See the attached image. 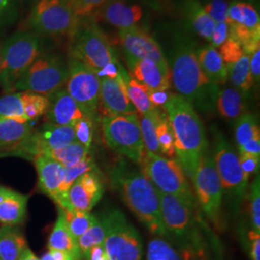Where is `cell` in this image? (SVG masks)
Returning a JSON list of instances; mask_svg holds the SVG:
<instances>
[{"label":"cell","mask_w":260,"mask_h":260,"mask_svg":"<svg viewBox=\"0 0 260 260\" xmlns=\"http://www.w3.org/2000/svg\"><path fill=\"white\" fill-rule=\"evenodd\" d=\"M171 82L177 94L203 113H211L220 87L212 83L199 64L195 42L185 31L177 30L167 46Z\"/></svg>","instance_id":"6da1fadb"},{"label":"cell","mask_w":260,"mask_h":260,"mask_svg":"<svg viewBox=\"0 0 260 260\" xmlns=\"http://www.w3.org/2000/svg\"><path fill=\"white\" fill-rule=\"evenodd\" d=\"M109 178L112 188L149 233L158 238L169 239L162 221L158 190L143 172L121 161L109 170Z\"/></svg>","instance_id":"7a4b0ae2"},{"label":"cell","mask_w":260,"mask_h":260,"mask_svg":"<svg viewBox=\"0 0 260 260\" xmlns=\"http://www.w3.org/2000/svg\"><path fill=\"white\" fill-rule=\"evenodd\" d=\"M164 108L175 137L177 162L192 180L200 159L209 149L204 123L192 104L177 93H171Z\"/></svg>","instance_id":"3957f363"},{"label":"cell","mask_w":260,"mask_h":260,"mask_svg":"<svg viewBox=\"0 0 260 260\" xmlns=\"http://www.w3.org/2000/svg\"><path fill=\"white\" fill-rule=\"evenodd\" d=\"M162 221L169 239L176 241L188 257L194 260H207L209 250L204 221L199 216L198 207L184 203L173 195L158 191Z\"/></svg>","instance_id":"277c9868"},{"label":"cell","mask_w":260,"mask_h":260,"mask_svg":"<svg viewBox=\"0 0 260 260\" xmlns=\"http://www.w3.org/2000/svg\"><path fill=\"white\" fill-rule=\"evenodd\" d=\"M45 47L42 36L24 30L15 32L1 43L0 85L6 93H14L19 77L38 57L45 53Z\"/></svg>","instance_id":"5b68a950"},{"label":"cell","mask_w":260,"mask_h":260,"mask_svg":"<svg viewBox=\"0 0 260 260\" xmlns=\"http://www.w3.org/2000/svg\"><path fill=\"white\" fill-rule=\"evenodd\" d=\"M140 165L143 174L159 192L175 196L192 206H199L185 173L177 160L145 149Z\"/></svg>","instance_id":"8992f818"},{"label":"cell","mask_w":260,"mask_h":260,"mask_svg":"<svg viewBox=\"0 0 260 260\" xmlns=\"http://www.w3.org/2000/svg\"><path fill=\"white\" fill-rule=\"evenodd\" d=\"M214 164L220 177L223 194L233 213L238 212L248 190L249 177L243 170L237 153L219 131L214 133Z\"/></svg>","instance_id":"52a82bcc"},{"label":"cell","mask_w":260,"mask_h":260,"mask_svg":"<svg viewBox=\"0 0 260 260\" xmlns=\"http://www.w3.org/2000/svg\"><path fill=\"white\" fill-rule=\"evenodd\" d=\"M70 43V56L96 73L110 63L118 62L110 41L93 19H81Z\"/></svg>","instance_id":"ba28073f"},{"label":"cell","mask_w":260,"mask_h":260,"mask_svg":"<svg viewBox=\"0 0 260 260\" xmlns=\"http://www.w3.org/2000/svg\"><path fill=\"white\" fill-rule=\"evenodd\" d=\"M104 228V250L109 260H142L143 242L136 228L119 209H110L99 219Z\"/></svg>","instance_id":"9c48e42d"},{"label":"cell","mask_w":260,"mask_h":260,"mask_svg":"<svg viewBox=\"0 0 260 260\" xmlns=\"http://www.w3.org/2000/svg\"><path fill=\"white\" fill-rule=\"evenodd\" d=\"M192 181L195 188L196 201L201 210L217 230H222L223 188L214 164L212 151L209 149L200 159Z\"/></svg>","instance_id":"30bf717a"},{"label":"cell","mask_w":260,"mask_h":260,"mask_svg":"<svg viewBox=\"0 0 260 260\" xmlns=\"http://www.w3.org/2000/svg\"><path fill=\"white\" fill-rule=\"evenodd\" d=\"M68 75V64L60 56L43 53L19 77L14 92H27L48 96L63 88Z\"/></svg>","instance_id":"8fae6325"},{"label":"cell","mask_w":260,"mask_h":260,"mask_svg":"<svg viewBox=\"0 0 260 260\" xmlns=\"http://www.w3.org/2000/svg\"><path fill=\"white\" fill-rule=\"evenodd\" d=\"M106 145L116 153L140 164L145 147L140 130L138 113L102 117Z\"/></svg>","instance_id":"7c38bea8"},{"label":"cell","mask_w":260,"mask_h":260,"mask_svg":"<svg viewBox=\"0 0 260 260\" xmlns=\"http://www.w3.org/2000/svg\"><path fill=\"white\" fill-rule=\"evenodd\" d=\"M80 21L66 0H38L28 16L27 25L42 37L71 38Z\"/></svg>","instance_id":"4fadbf2b"},{"label":"cell","mask_w":260,"mask_h":260,"mask_svg":"<svg viewBox=\"0 0 260 260\" xmlns=\"http://www.w3.org/2000/svg\"><path fill=\"white\" fill-rule=\"evenodd\" d=\"M68 68L66 91L75 100L84 114L96 122L100 120L101 78L93 69L72 57H70Z\"/></svg>","instance_id":"5bb4252c"},{"label":"cell","mask_w":260,"mask_h":260,"mask_svg":"<svg viewBox=\"0 0 260 260\" xmlns=\"http://www.w3.org/2000/svg\"><path fill=\"white\" fill-rule=\"evenodd\" d=\"M119 41L126 59H147L169 70L165 54L157 42L148 32L134 25L120 29Z\"/></svg>","instance_id":"9a60e30c"},{"label":"cell","mask_w":260,"mask_h":260,"mask_svg":"<svg viewBox=\"0 0 260 260\" xmlns=\"http://www.w3.org/2000/svg\"><path fill=\"white\" fill-rule=\"evenodd\" d=\"M105 187L101 171L94 170L78 177L68 191L70 210L90 212L102 200Z\"/></svg>","instance_id":"2e32d148"},{"label":"cell","mask_w":260,"mask_h":260,"mask_svg":"<svg viewBox=\"0 0 260 260\" xmlns=\"http://www.w3.org/2000/svg\"><path fill=\"white\" fill-rule=\"evenodd\" d=\"M74 142H75L74 126H63L47 122L39 129L33 131L18 151L25 152L35 157L46 149H59Z\"/></svg>","instance_id":"e0dca14e"},{"label":"cell","mask_w":260,"mask_h":260,"mask_svg":"<svg viewBox=\"0 0 260 260\" xmlns=\"http://www.w3.org/2000/svg\"><path fill=\"white\" fill-rule=\"evenodd\" d=\"M99 111L103 116L137 113L130 103L121 70L116 78H101Z\"/></svg>","instance_id":"ac0fdd59"},{"label":"cell","mask_w":260,"mask_h":260,"mask_svg":"<svg viewBox=\"0 0 260 260\" xmlns=\"http://www.w3.org/2000/svg\"><path fill=\"white\" fill-rule=\"evenodd\" d=\"M47 99L49 101L46 113L47 122L63 126H74L86 116L64 88L51 93Z\"/></svg>","instance_id":"d6986e66"},{"label":"cell","mask_w":260,"mask_h":260,"mask_svg":"<svg viewBox=\"0 0 260 260\" xmlns=\"http://www.w3.org/2000/svg\"><path fill=\"white\" fill-rule=\"evenodd\" d=\"M129 75L149 91H168L171 88L170 70L147 59H126Z\"/></svg>","instance_id":"ffe728a7"},{"label":"cell","mask_w":260,"mask_h":260,"mask_svg":"<svg viewBox=\"0 0 260 260\" xmlns=\"http://www.w3.org/2000/svg\"><path fill=\"white\" fill-rule=\"evenodd\" d=\"M34 163L40 189L57 204L60 188L65 177L66 168L52 158L42 154L34 157Z\"/></svg>","instance_id":"44dd1931"},{"label":"cell","mask_w":260,"mask_h":260,"mask_svg":"<svg viewBox=\"0 0 260 260\" xmlns=\"http://www.w3.org/2000/svg\"><path fill=\"white\" fill-rule=\"evenodd\" d=\"M106 22L119 29L134 26L143 17L142 7L136 4H127L121 0L107 1L100 11Z\"/></svg>","instance_id":"7402d4cb"},{"label":"cell","mask_w":260,"mask_h":260,"mask_svg":"<svg viewBox=\"0 0 260 260\" xmlns=\"http://www.w3.org/2000/svg\"><path fill=\"white\" fill-rule=\"evenodd\" d=\"M28 122L1 119L0 120V150L18 151L33 133Z\"/></svg>","instance_id":"603a6c76"},{"label":"cell","mask_w":260,"mask_h":260,"mask_svg":"<svg viewBox=\"0 0 260 260\" xmlns=\"http://www.w3.org/2000/svg\"><path fill=\"white\" fill-rule=\"evenodd\" d=\"M199 64L206 77L216 85H223L229 78L228 66L220 55L219 51L212 47L206 46L197 50Z\"/></svg>","instance_id":"cb8c5ba5"},{"label":"cell","mask_w":260,"mask_h":260,"mask_svg":"<svg viewBox=\"0 0 260 260\" xmlns=\"http://www.w3.org/2000/svg\"><path fill=\"white\" fill-rule=\"evenodd\" d=\"M248 93L236 88H226L219 91L215 108L219 114L228 120H236L247 113Z\"/></svg>","instance_id":"d4e9b609"},{"label":"cell","mask_w":260,"mask_h":260,"mask_svg":"<svg viewBox=\"0 0 260 260\" xmlns=\"http://www.w3.org/2000/svg\"><path fill=\"white\" fill-rule=\"evenodd\" d=\"M48 250L67 251L79 260H84L77 240L70 233L66 223L64 209L58 206V218L48 238Z\"/></svg>","instance_id":"484cf974"},{"label":"cell","mask_w":260,"mask_h":260,"mask_svg":"<svg viewBox=\"0 0 260 260\" xmlns=\"http://www.w3.org/2000/svg\"><path fill=\"white\" fill-rule=\"evenodd\" d=\"M182 6L187 22L200 37L210 42L215 22L199 0H182Z\"/></svg>","instance_id":"4316f807"},{"label":"cell","mask_w":260,"mask_h":260,"mask_svg":"<svg viewBox=\"0 0 260 260\" xmlns=\"http://www.w3.org/2000/svg\"><path fill=\"white\" fill-rule=\"evenodd\" d=\"M26 247L24 236L14 225L0 228V260H19Z\"/></svg>","instance_id":"83f0119b"},{"label":"cell","mask_w":260,"mask_h":260,"mask_svg":"<svg viewBox=\"0 0 260 260\" xmlns=\"http://www.w3.org/2000/svg\"><path fill=\"white\" fill-rule=\"evenodd\" d=\"M121 74L125 83L130 103H132L138 115H147L154 111L156 107H154L149 101V89L134 79L122 66Z\"/></svg>","instance_id":"f1b7e54d"},{"label":"cell","mask_w":260,"mask_h":260,"mask_svg":"<svg viewBox=\"0 0 260 260\" xmlns=\"http://www.w3.org/2000/svg\"><path fill=\"white\" fill-rule=\"evenodd\" d=\"M27 196L15 192L0 203V223L15 225L24 221L26 215Z\"/></svg>","instance_id":"f546056e"},{"label":"cell","mask_w":260,"mask_h":260,"mask_svg":"<svg viewBox=\"0 0 260 260\" xmlns=\"http://www.w3.org/2000/svg\"><path fill=\"white\" fill-rule=\"evenodd\" d=\"M230 25L239 24L252 30H260L259 15L250 2L234 1L228 10Z\"/></svg>","instance_id":"4dcf8cb0"},{"label":"cell","mask_w":260,"mask_h":260,"mask_svg":"<svg viewBox=\"0 0 260 260\" xmlns=\"http://www.w3.org/2000/svg\"><path fill=\"white\" fill-rule=\"evenodd\" d=\"M91 153V149L85 148L78 142H74L59 149H46L40 154L52 158L65 168L71 167ZM39 154V155H40Z\"/></svg>","instance_id":"1f68e13d"},{"label":"cell","mask_w":260,"mask_h":260,"mask_svg":"<svg viewBox=\"0 0 260 260\" xmlns=\"http://www.w3.org/2000/svg\"><path fill=\"white\" fill-rule=\"evenodd\" d=\"M229 78L234 88L248 93L253 85L250 69V56L244 53L233 64L228 66Z\"/></svg>","instance_id":"d6a6232c"},{"label":"cell","mask_w":260,"mask_h":260,"mask_svg":"<svg viewBox=\"0 0 260 260\" xmlns=\"http://www.w3.org/2000/svg\"><path fill=\"white\" fill-rule=\"evenodd\" d=\"M160 110H155L147 115H140L139 123L141 135L145 149L152 153L161 155L156 135V123Z\"/></svg>","instance_id":"836d02e7"},{"label":"cell","mask_w":260,"mask_h":260,"mask_svg":"<svg viewBox=\"0 0 260 260\" xmlns=\"http://www.w3.org/2000/svg\"><path fill=\"white\" fill-rule=\"evenodd\" d=\"M1 119L28 122L23 110L20 92L8 93L0 96V120Z\"/></svg>","instance_id":"e575fe53"},{"label":"cell","mask_w":260,"mask_h":260,"mask_svg":"<svg viewBox=\"0 0 260 260\" xmlns=\"http://www.w3.org/2000/svg\"><path fill=\"white\" fill-rule=\"evenodd\" d=\"M156 135L161 154L172 158L176 155L175 137L167 114L160 111L156 123Z\"/></svg>","instance_id":"d590c367"},{"label":"cell","mask_w":260,"mask_h":260,"mask_svg":"<svg viewBox=\"0 0 260 260\" xmlns=\"http://www.w3.org/2000/svg\"><path fill=\"white\" fill-rule=\"evenodd\" d=\"M64 214L67 226L76 240L98 221L94 215L86 211L64 209Z\"/></svg>","instance_id":"8d00e7d4"},{"label":"cell","mask_w":260,"mask_h":260,"mask_svg":"<svg viewBox=\"0 0 260 260\" xmlns=\"http://www.w3.org/2000/svg\"><path fill=\"white\" fill-rule=\"evenodd\" d=\"M256 135H260V129L256 116L254 114L245 113L236 119L234 137L238 148Z\"/></svg>","instance_id":"74e56055"},{"label":"cell","mask_w":260,"mask_h":260,"mask_svg":"<svg viewBox=\"0 0 260 260\" xmlns=\"http://www.w3.org/2000/svg\"><path fill=\"white\" fill-rule=\"evenodd\" d=\"M25 0H0V37L19 20Z\"/></svg>","instance_id":"f35d334b"},{"label":"cell","mask_w":260,"mask_h":260,"mask_svg":"<svg viewBox=\"0 0 260 260\" xmlns=\"http://www.w3.org/2000/svg\"><path fill=\"white\" fill-rule=\"evenodd\" d=\"M25 117L28 121L36 120L39 117L46 115L49 106L47 96L38 93L20 92Z\"/></svg>","instance_id":"ab89813d"},{"label":"cell","mask_w":260,"mask_h":260,"mask_svg":"<svg viewBox=\"0 0 260 260\" xmlns=\"http://www.w3.org/2000/svg\"><path fill=\"white\" fill-rule=\"evenodd\" d=\"M147 260H184V257L167 240L156 237L149 242Z\"/></svg>","instance_id":"60d3db41"},{"label":"cell","mask_w":260,"mask_h":260,"mask_svg":"<svg viewBox=\"0 0 260 260\" xmlns=\"http://www.w3.org/2000/svg\"><path fill=\"white\" fill-rule=\"evenodd\" d=\"M104 238H105L104 228L100 222V220L98 219V221L93 223L83 235H81L77 239V244H78L79 250L82 253L84 260H86L89 251L93 247L104 243Z\"/></svg>","instance_id":"b9f144b4"},{"label":"cell","mask_w":260,"mask_h":260,"mask_svg":"<svg viewBox=\"0 0 260 260\" xmlns=\"http://www.w3.org/2000/svg\"><path fill=\"white\" fill-rule=\"evenodd\" d=\"M94 124L95 121H93L91 118L85 116L74 125L75 141L83 145L84 147L88 149H91L92 148Z\"/></svg>","instance_id":"7bdbcfd3"},{"label":"cell","mask_w":260,"mask_h":260,"mask_svg":"<svg viewBox=\"0 0 260 260\" xmlns=\"http://www.w3.org/2000/svg\"><path fill=\"white\" fill-rule=\"evenodd\" d=\"M259 175L254 178L250 189V213L251 228L255 233H260V184Z\"/></svg>","instance_id":"ee69618b"},{"label":"cell","mask_w":260,"mask_h":260,"mask_svg":"<svg viewBox=\"0 0 260 260\" xmlns=\"http://www.w3.org/2000/svg\"><path fill=\"white\" fill-rule=\"evenodd\" d=\"M80 19H88L101 9L108 0H66Z\"/></svg>","instance_id":"f6af8a7d"},{"label":"cell","mask_w":260,"mask_h":260,"mask_svg":"<svg viewBox=\"0 0 260 260\" xmlns=\"http://www.w3.org/2000/svg\"><path fill=\"white\" fill-rule=\"evenodd\" d=\"M204 8L215 23L223 22L228 25L230 24V19L228 16L229 4L225 0H209Z\"/></svg>","instance_id":"bcb514c9"},{"label":"cell","mask_w":260,"mask_h":260,"mask_svg":"<svg viewBox=\"0 0 260 260\" xmlns=\"http://www.w3.org/2000/svg\"><path fill=\"white\" fill-rule=\"evenodd\" d=\"M219 48V53L226 66L233 64L244 54L241 46L232 37L228 38V40Z\"/></svg>","instance_id":"7dc6e473"},{"label":"cell","mask_w":260,"mask_h":260,"mask_svg":"<svg viewBox=\"0 0 260 260\" xmlns=\"http://www.w3.org/2000/svg\"><path fill=\"white\" fill-rule=\"evenodd\" d=\"M238 157H239L242 170L247 177H250L252 174H255V173L258 174L260 157L251 155L249 153H239Z\"/></svg>","instance_id":"c3c4849f"},{"label":"cell","mask_w":260,"mask_h":260,"mask_svg":"<svg viewBox=\"0 0 260 260\" xmlns=\"http://www.w3.org/2000/svg\"><path fill=\"white\" fill-rule=\"evenodd\" d=\"M230 37V27L226 23L218 22L215 23L213 33L210 39V46L215 47H220L223 43Z\"/></svg>","instance_id":"681fc988"},{"label":"cell","mask_w":260,"mask_h":260,"mask_svg":"<svg viewBox=\"0 0 260 260\" xmlns=\"http://www.w3.org/2000/svg\"><path fill=\"white\" fill-rule=\"evenodd\" d=\"M248 245L246 249L251 260H260V233L251 230L248 233Z\"/></svg>","instance_id":"f907efd6"},{"label":"cell","mask_w":260,"mask_h":260,"mask_svg":"<svg viewBox=\"0 0 260 260\" xmlns=\"http://www.w3.org/2000/svg\"><path fill=\"white\" fill-rule=\"evenodd\" d=\"M239 153H249L251 155L260 157V135H256L246 142L240 148H238Z\"/></svg>","instance_id":"816d5d0a"},{"label":"cell","mask_w":260,"mask_h":260,"mask_svg":"<svg viewBox=\"0 0 260 260\" xmlns=\"http://www.w3.org/2000/svg\"><path fill=\"white\" fill-rule=\"evenodd\" d=\"M121 67V65L119 61L115 63H110L103 67L102 70H100L95 74L100 78H116L120 74Z\"/></svg>","instance_id":"f5cc1de1"},{"label":"cell","mask_w":260,"mask_h":260,"mask_svg":"<svg viewBox=\"0 0 260 260\" xmlns=\"http://www.w3.org/2000/svg\"><path fill=\"white\" fill-rule=\"evenodd\" d=\"M250 69L253 82H259L260 78V48L250 55Z\"/></svg>","instance_id":"db71d44e"},{"label":"cell","mask_w":260,"mask_h":260,"mask_svg":"<svg viewBox=\"0 0 260 260\" xmlns=\"http://www.w3.org/2000/svg\"><path fill=\"white\" fill-rule=\"evenodd\" d=\"M171 93L168 91H149V101L154 107H164Z\"/></svg>","instance_id":"11a10c76"},{"label":"cell","mask_w":260,"mask_h":260,"mask_svg":"<svg viewBox=\"0 0 260 260\" xmlns=\"http://www.w3.org/2000/svg\"><path fill=\"white\" fill-rule=\"evenodd\" d=\"M40 260H79L70 252L63 251H48Z\"/></svg>","instance_id":"9f6ffc18"},{"label":"cell","mask_w":260,"mask_h":260,"mask_svg":"<svg viewBox=\"0 0 260 260\" xmlns=\"http://www.w3.org/2000/svg\"><path fill=\"white\" fill-rule=\"evenodd\" d=\"M104 255H105L104 245L101 244V245L94 246L90 250L86 260H103Z\"/></svg>","instance_id":"6f0895ef"},{"label":"cell","mask_w":260,"mask_h":260,"mask_svg":"<svg viewBox=\"0 0 260 260\" xmlns=\"http://www.w3.org/2000/svg\"><path fill=\"white\" fill-rule=\"evenodd\" d=\"M19 260H40L38 258L37 256L33 253V251H31V250L26 247L22 253L20 254Z\"/></svg>","instance_id":"680465c9"},{"label":"cell","mask_w":260,"mask_h":260,"mask_svg":"<svg viewBox=\"0 0 260 260\" xmlns=\"http://www.w3.org/2000/svg\"><path fill=\"white\" fill-rule=\"evenodd\" d=\"M14 193H15V191L0 186V203L5 201L7 198H9L10 196L13 195Z\"/></svg>","instance_id":"91938a15"},{"label":"cell","mask_w":260,"mask_h":260,"mask_svg":"<svg viewBox=\"0 0 260 260\" xmlns=\"http://www.w3.org/2000/svg\"><path fill=\"white\" fill-rule=\"evenodd\" d=\"M1 66H2V53H1V44H0V73H1Z\"/></svg>","instance_id":"94428289"},{"label":"cell","mask_w":260,"mask_h":260,"mask_svg":"<svg viewBox=\"0 0 260 260\" xmlns=\"http://www.w3.org/2000/svg\"><path fill=\"white\" fill-rule=\"evenodd\" d=\"M103 260H109V258L106 256V254L104 255V257H103Z\"/></svg>","instance_id":"6125c7cd"},{"label":"cell","mask_w":260,"mask_h":260,"mask_svg":"<svg viewBox=\"0 0 260 260\" xmlns=\"http://www.w3.org/2000/svg\"><path fill=\"white\" fill-rule=\"evenodd\" d=\"M249 1H255V0H249Z\"/></svg>","instance_id":"be15d7a7"}]
</instances>
